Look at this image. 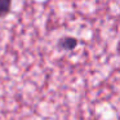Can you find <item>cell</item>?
Instances as JSON below:
<instances>
[{"label":"cell","mask_w":120,"mask_h":120,"mask_svg":"<svg viewBox=\"0 0 120 120\" xmlns=\"http://www.w3.org/2000/svg\"><path fill=\"white\" fill-rule=\"evenodd\" d=\"M58 45H60V48L63 50H72V49H75L76 45H78V40L72 36H66V38H62V39L60 40Z\"/></svg>","instance_id":"1"},{"label":"cell","mask_w":120,"mask_h":120,"mask_svg":"<svg viewBox=\"0 0 120 120\" xmlns=\"http://www.w3.org/2000/svg\"><path fill=\"white\" fill-rule=\"evenodd\" d=\"M12 7V0H0V18L9 13Z\"/></svg>","instance_id":"2"}]
</instances>
